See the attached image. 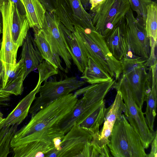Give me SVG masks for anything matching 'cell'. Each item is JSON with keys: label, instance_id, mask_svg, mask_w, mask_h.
Wrapping results in <instances>:
<instances>
[{"label": "cell", "instance_id": "6da1fadb", "mask_svg": "<svg viewBox=\"0 0 157 157\" xmlns=\"http://www.w3.org/2000/svg\"><path fill=\"white\" fill-rule=\"evenodd\" d=\"M77 96L70 93L31 116L29 122L16 132L11 142V147L40 140L52 143L55 138H63L65 134L59 125L73 110L78 100Z\"/></svg>", "mask_w": 157, "mask_h": 157}, {"label": "cell", "instance_id": "7a4b0ae2", "mask_svg": "<svg viewBox=\"0 0 157 157\" xmlns=\"http://www.w3.org/2000/svg\"><path fill=\"white\" fill-rule=\"evenodd\" d=\"M82 44L89 57L115 80L122 73L121 61L117 59L109 49L105 38L96 30L85 29L78 25L73 33Z\"/></svg>", "mask_w": 157, "mask_h": 157}, {"label": "cell", "instance_id": "3957f363", "mask_svg": "<svg viewBox=\"0 0 157 157\" xmlns=\"http://www.w3.org/2000/svg\"><path fill=\"white\" fill-rule=\"evenodd\" d=\"M115 82L113 78L77 90L75 94L77 96L83 94V97L77 100L72 111L63 120V127L69 130L75 123L79 125L104 101L105 97Z\"/></svg>", "mask_w": 157, "mask_h": 157}, {"label": "cell", "instance_id": "277c9868", "mask_svg": "<svg viewBox=\"0 0 157 157\" xmlns=\"http://www.w3.org/2000/svg\"><path fill=\"white\" fill-rule=\"evenodd\" d=\"M107 146L112 157H147L138 134L124 114L116 120Z\"/></svg>", "mask_w": 157, "mask_h": 157}, {"label": "cell", "instance_id": "5b68a950", "mask_svg": "<svg viewBox=\"0 0 157 157\" xmlns=\"http://www.w3.org/2000/svg\"><path fill=\"white\" fill-rule=\"evenodd\" d=\"M113 88L120 91L125 104L123 113L127 120L139 136L144 147L147 149L153 140L155 132L148 127L142 108L137 104L124 79L121 76L117 82H115Z\"/></svg>", "mask_w": 157, "mask_h": 157}, {"label": "cell", "instance_id": "8992f818", "mask_svg": "<svg viewBox=\"0 0 157 157\" xmlns=\"http://www.w3.org/2000/svg\"><path fill=\"white\" fill-rule=\"evenodd\" d=\"M130 8L128 0H105L92 12L96 31L105 38L125 18Z\"/></svg>", "mask_w": 157, "mask_h": 157}, {"label": "cell", "instance_id": "52a82bcc", "mask_svg": "<svg viewBox=\"0 0 157 157\" xmlns=\"http://www.w3.org/2000/svg\"><path fill=\"white\" fill-rule=\"evenodd\" d=\"M39 90V96L36 97L31 106L29 113L33 115L52 102L83 86L85 81L79 80L75 76L66 77L63 80L57 81L50 80L44 81Z\"/></svg>", "mask_w": 157, "mask_h": 157}, {"label": "cell", "instance_id": "ba28073f", "mask_svg": "<svg viewBox=\"0 0 157 157\" xmlns=\"http://www.w3.org/2000/svg\"><path fill=\"white\" fill-rule=\"evenodd\" d=\"M125 17L128 48L124 58L131 59L138 56L147 60L149 56L150 47L149 38L144 27L135 17L131 8Z\"/></svg>", "mask_w": 157, "mask_h": 157}, {"label": "cell", "instance_id": "9c48e42d", "mask_svg": "<svg viewBox=\"0 0 157 157\" xmlns=\"http://www.w3.org/2000/svg\"><path fill=\"white\" fill-rule=\"evenodd\" d=\"M93 139L92 135L76 123L64 136L58 151L52 149L46 157H79Z\"/></svg>", "mask_w": 157, "mask_h": 157}, {"label": "cell", "instance_id": "30bf717a", "mask_svg": "<svg viewBox=\"0 0 157 157\" xmlns=\"http://www.w3.org/2000/svg\"><path fill=\"white\" fill-rule=\"evenodd\" d=\"M0 12L9 24L13 43L18 48L22 46L30 28L25 14H21L11 0L3 2Z\"/></svg>", "mask_w": 157, "mask_h": 157}, {"label": "cell", "instance_id": "8fae6325", "mask_svg": "<svg viewBox=\"0 0 157 157\" xmlns=\"http://www.w3.org/2000/svg\"><path fill=\"white\" fill-rule=\"evenodd\" d=\"M117 91V94L113 102L109 107L105 108L103 126L99 131L98 140L99 147L109 155L110 154L107 146L109 138L116 119L126 109L121 93L120 91Z\"/></svg>", "mask_w": 157, "mask_h": 157}, {"label": "cell", "instance_id": "7c38bea8", "mask_svg": "<svg viewBox=\"0 0 157 157\" xmlns=\"http://www.w3.org/2000/svg\"><path fill=\"white\" fill-rule=\"evenodd\" d=\"M61 23L54 13H51L46 11L43 26L41 29L51 39L59 56L63 59L66 65L64 71L67 73L71 67L72 59L63 40Z\"/></svg>", "mask_w": 157, "mask_h": 157}, {"label": "cell", "instance_id": "4fadbf2b", "mask_svg": "<svg viewBox=\"0 0 157 157\" xmlns=\"http://www.w3.org/2000/svg\"><path fill=\"white\" fill-rule=\"evenodd\" d=\"M60 29L63 40L72 60L79 71L82 73L88 65L89 57L74 33L61 23Z\"/></svg>", "mask_w": 157, "mask_h": 157}, {"label": "cell", "instance_id": "5bb4252c", "mask_svg": "<svg viewBox=\"0 0 157 157\" xmlns=\"http://www.w3.org/2000/svg\"><path fill=\"white\" fill-rule=\"evenodd\" d=\"M42 82L38 79L35 88L22 99L5 118L0 124V131L5 127H10L15 124L18 125L24 121L28 116L30 107L36 98V94L39 92Z\"/></svg>", "mask_w": 157, "mask_h": 157}, {"label": "cell", "instance_id": "9a60e30c", "mask_svg": "<svg viewBox=\"0 0 157 157\" xmlns=\"http://www.w3.org/2000/svg\"><path fill=\"white\" fill-rule=\"evenodd\" d=\"M145 67L133 70L122 76L126 81L137 105L142 108L145 101V84L148 74Z\"/></svg>", "mask_w": 157, "mask_h": 157}, {"label": "cell", "instance_id": "2e32d148", "mask_svg": "<svg viewBox=\"0 0 157 157\" xmlns=\"http://www.w3.org/2000/svg\"><path fill=\"white\" fill-rule=\"evenodd\" d=\"M124 18L105 38L106 43L113 56L117 60L124 58L127 50Z\"/></svg>", "mask_w": 157, "mask_h": 157}, {"label": "cell", "instance_id": "e0dca14e", "mask_svg": "<svg viewBox=\"0 0 157 157\" xmlns=\"http://www.w3.org/2000/svg\"><path fill=\"white\" fill-rule=\"evenodd\" d=\"M34 40L43 59L55 67L64 71L56 48L42 29L34 30Z\"/></svg>", "mask_w": 157, "mask_h": 157}, {"label": "cell", "instance_id": "ac0fdd59", "mask_svg": "<svg viewBox=\"0 0 157 157\" xmlns=\"http://www.w3.org/2000/svg\"><path fill=\"white\" fill-rule=\"evenodd\" d=\"M22 46L21 58L24 60L26 67L24 81L31 72L37 68L43 59L29 31Z\"/></svg>", "mask_w": 157, "mask_h": 157}, {"label": "cell", "instance_id": "d6986e66", "mask_svg": "<svg viewBox=\"0 0 157 157\" xmlns=\"http://www.w3.org/2000/svg\"><path fill=\"white\" fill-rule=\"evenodd\" d=\"M12 148L14 157H43L54 149V146L52 142L40 140Z\"/></svg>", "mask_w": 157, "mask_h": 157}, {"label": "cell", "instance_id": "ffe728a7", "mask_svg": "<svg viewBox=\"0 0 157 157\" xmlns=\"http://www.w3.org/2000/svg\"><path fill=\"white\" fill-rule=\"evenodd\" d=\"M2 39L0 50V57L4 62L14 65L16 63L18 47L13 43L11 29L6 19L2 17Z\"/></svg>", "mask_w": 157, "mask_h": 157}, {"label": "cell", "instance_id": "44dd1931", "mask_svg": "<svg viewBox=\"0 0 157 157\" xmlns=\"http://www.w3.org/2000/svg\"><path fill=\"white\" fill-rule=\"evenodd\" d=\"M23 4L30 28L33 30L43 26L46 9L39 0H20Z\"/></svg>", "mask_w": 157, "mask_h": 157}, {"label": "cell", "instance_id": "7402d4cb", "mask_svg": "<svg viewBox=\"0 0 157 157\" xmlns=\"http://www.w3.org/2000/svg\"><path fill=\"white\" fill-rule=\"evenodd\" d=\"M76 25L96 30L92 17L84 8L80 0H66Z\"/></svg>", "mask_w": 157, "mask_h": 157}, {"label": "cell", "instance_id": "603a6c76", "mask_svg": "<svg viewBox=\"0 0 157 157\" xmlns=\"http://www.w3.org/2000/svg\"><path fill=\"white\" fill-rule=\"evenodd\" d=\"M145 101H146L147 106L144 114L145 115L148 127L151 132H154V122L156 115L157 89L151 87L147 78L145 84Z\"/></svg>", "mask_w": 157, "mask_h": 157}, {"label": "cell", "instance_id": "cb8c5ba5", "mask_svg": "<svg viewBox=\"0 0 157 157\" xmlns=\"http://www.w3.org/2000/svg\"><path fill=\"white\" fill-rule=\"evenodd\" d=\"M80 78L91 84L107 81L113 79L90 57L88 65Z\"/></svg>", "mask_w": 157, "mask_h": 157}, {"label": "cell", "instance_id": "d4e9b609", "mask_svg": "<svg viewBox=\"0 0 157 157\" xmlns=\"http://www.w3.org/2000/svg\"><path fill=\"white\" fill-rule=\"evenodd\" d=\"M53 13L60 21L73 33L76 25L66 0H52Z\"/></svg>", "mask_w": 157, "mask_h": 157}, {"label": "cell", "instance_id": "484cf974", "mask_svg": "<svg viewBox=\"0 0 157 157\" xmlns=\"http://www.w3.org/2000/svg\"><path fill=\"white\" fill-rule=\"evenodd\" d=\"M105 102L104 101L95 110L88 116L79 125L91 135L99 132V127L103 123Z\"/></svg>", "mask_w": 157, "mask_h": 157}, {"label": "cell", "instance_id": "4316f807", "mask_svg": "<svg viewBox=\"0 0 157 157\" xmlns=\"http://www.w3.org/2000/svg\"><path fill=\"white\" fill-rule=\"evenodd\" d=\"M144 27L148 37L157 41V4L155 2L152 1L147 7Z\"/></svg>", "mask_w": 157, "mask_h": 157}, {"label": "cell", "instance_id": "83f0119b", "mask_svg": "<svg viewBox=\"0 0 157 157\" xmlns=\"http://www.w3.org/2000/svg\"><path fill=\"white\" fill-rule=\"evenodd\" d=\"M18 125L3 128L0 131V157H7L10 153V143Z\"/></svg>", "mask_w": 157, "mask_h": 157}, {"label": "cell", "instance_id": "f1b7e54d", "mask_svg": "<svg viewBox=\"0 0 157 157\" xmlns=\"http://www.w3.org/2000/svg\"><path fill=\"white\" fill-rule=\"evenodd\" d=\"M130 8L135 11L137 15L136 18L140 23L145 26L147 6L152 1L151 0H128Z\"/></svg>", "mask_w": 157, "mask_h": 157}, {"label": "cell", "instance_id": "f546056e", "mask_svg": "<svg viewBox=\"0 0 157 157\" xmlns=\"http://www.w3.org/2000/svg\"><path fill=\"white\" fill-rule=\"evenodd\" d=\"M37 69L39 72V79L42 82L47 81L51 76L58 74L59 71L58 69L45 60L43 61Z\"/></svg>", "mask_w": 157, "mask_h": 157}, {"label": "cell", "instance_id": "4dcf8cb0", "mask_svg": "<svg viewBox=\"0 0 157 157\" xmlns=\"http://www.w3.org/2000/svg\"><path fill=\"white\" fill-rule=\"evenodd\" d=\"M146 60L141 58H123L121 60L122 66V74H126L134 69L145 67L144 63Z\"/></svg>", "mask_w": 157, "mask_h": 157}, {"label": "cell", "instance_id": "1f68e13d", "mask_svg": "<svg viewBox=\"0 0 157 157\" xmlns=\"http://www.w3.org/2000/svg\"><path fill=\"white\" fill-rule=\"evenodd\" d=\"M23 77V76L19 77L7 84L4 88H2V90L11 95H21L24 90Z\"/></svg>", "mask_w": 157, "mask_h": 157}, {"label": "cell", "instance_id": "d6a6232c", "mask_svg": "<svg viewBox=\"0 0 157 157\" xmlns=\"http://www.w3.org/2000/svg\"><path fill=\"white\" fill-rule=\"evenodd\" d=\"M15 66L4 62L0 57V87L4 88L6 86L11 71Z\"/></svg>", "mask_w": 157, "mask_h": 157}, {"label": "cell", "instance_id": "836d02e7", "mask_svg": "<svg viewBox=\"0 0 157 157\" xmlns=\"http://www.w3.org/2000/svg\"><path fill=\"white\" fill-rule=\"evenodd\" d=\"M25 68L24 60L23 59L21 58L15 64L13 69L11 71L9 75L6 84L19 77L24 76L25 72Z\"/></svg>", "mask_w": 157, "mask_h": 157}, {"label": "cell", "instance_id": "e575fe53", "mask_svg": "<svg viewBox=\"0 0 157 157\" xmlns=\"http://www.w3.org/2000/svg\"><path fill=\"white\" fill-rule=\"evenodd\" d=\"M150 52L148 58L144 63L146 67H151L157 62V41L151 38H149Z\"/></svg>", "mask_w": 157, "mask_h": 157}, {"label": "cell", "instance_id": "d590c367", "mask_svg": "<svg viewBox=\"0 0 157 157\" xmlns=\"http://www.w3.org/2000/svg\"><path fill=\"white\" fill-rule=\"evenodd\" d=\"M157 132H155L153 140L151 144V149L150 153L147 155V157H157Z\"/></svg>", "mask_w": 157, "mask_h": 157}, {"label": "cell", "instance_id": "8d00e7d4", "mask_svg": "<svg viewBox=\"0 0 157 157\" xmlns=\"http://www.w3.org/2000/svg\"><path fill=\"white\" fill-rule=\"evenodd\" d=\"M46 9L47 11L51 13H53L52 0H39Z\"/></svg>", "mask_w": 157, "mask_h": 157}, {"label": "cell", "instance_id": "74e56055", "mask_svg": "<svg viewBox=\"0 0 157 157\" xmlns=\"http://www.w3.org/2000/svg\"><path fill=\"white\" fill-rule=\"evenodd\" d=\"M105 0H89L90 5V10L92 13L94 10L101 5Z\"/></svg>", "mask_w": 157, "mask_h": 157}, {"label": "cell", "instance_id": "f35d334b", "mask_svg": "<svg viewBox=\"0 0 157 157\" xmlns=\"http://www.w3.org/2000/svg\"><path fill=\"white\" fill-rule=\"evenodd\" d=\"M16 5L20 12L22 15L25 14V12L24 6L20 0H11Z\"/></svg>", "mask_w": 157, "mask_h": 157}, {"label": "cell", "instance_id": "ab89813d", "mask_svg": "<svg viewBox=\"0 0 157 157\" xmlns=\"http://www.w3.org/2000/svg\"><path fill=\"white\" fill-rule=\"evenodd\" d=\"M11 95L10 94L4 91L2 88L0 87V97L8 98Z\"/></svg>", "mask_w": 157, "mask_h": 157}, {"label": "cell", "instance_id": "60d3db41", "mask_svg": "<svg viewBox=\"0 0 157 157\" xmlns=\"http://www.w3.org/2000/svg\"><path fill=\"white\" fill-rule=\"evenodd\" d=\"M10 98H3L0 97V105H8V104L5 103V102L10 101Z\"/></svg>", "mask_w": 157, "mask_h": 157}, {"label": "cell", "instance_id": "b9f144b4", "mask_svg": "<svg viewBox=\"0 0 157 157\" xmlns=\"http://www.w3.org/2000/svg\"><path fill=\"white\" fill-rule=\"evenodd\" d=\"M82 6L85 9H86L88 8L89 4V0H80Z\"/></svg>", "mask_w": 157, "mask_h": 157}, {"label": "cell", "instance_id": "7bdbcfd3", "mask_svg": "<svg viewBox=\"0 0 157 157\" xmlns=\"http://www.w3.org/2000/svg\"><path fill=\"white\" fill-rule=\"evenodd\" d=\"M5 118L3 117V114L0 110V124L4 121Z\"/></svg>", "mask_w": 157, "mask_h": 157}, {"label": "cell", "instance_id": "ee69618b", "mask_svg": "<svg viewBox=\"0 0 157 157\" xmlns=\"http://www.w3.org/2000/svg\"><path fill=\"white\" fill-rule=\"evenodd\" d=\"M8 0H0V6H1L4 2H7Z\"/></svg>", "mask_w": 157, "mask_h": 157}]
</instances>
